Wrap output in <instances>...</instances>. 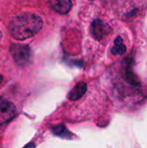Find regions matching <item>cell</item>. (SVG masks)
<instances>
[{"label": "cell", "mask_w": 147, "mask_h": 148, "mask_svg": "<svg viewBox=\"0 0 147 148\" xmlns=\"http://www.w3.org/2000/svg\"><path fill=\"white\" fill-rule=\"evenodd\" d=\"M42 19L33 13H21L13 17L9 26L11 36L18 41H23L36 36L42 28Z\"/></svg>", "instance_id": "6da1fadb"}, {"label": "cell", "mask_w": 147, "mask_h": 148, "mask_svg": "<svg viewBox=\"0 0 147 148\" xmlns=\"http://www.w3.org/2000/svg\"><path fill=\"white\" fill-rule=\"evenodd\" d=\"M11 56L18 66H25L31 61L32 54L28 45L21 43H13L10 46Z\"/></svg>", "instance_id": "7a4b0ae2"}, {"label": "cell", "mask_w": 147, "mask_h": 148, "mask_svg": "<svg viewBox=\"0 0 147 148\" xmlns=\"http://www.w3.org/2000/svg\"><path fill=\"white\" fill-rule=\"evenodd\" d=\"M111 31L110 27L101 19H95L91 23L90 33L91 36L97 41H101Z\"/></svg>", "instance_id": "3957f363"}, {"label": "cell", "mask_w": 147, "mask_h": 148, "mask_svg": "<svg viewBox=\"0 0 147 148\" xmlns=\"http://www.w3.org/2000/svg\"><path fill=\"white\" fill-rule=\"evenodd\" d=\"M16 115V108L13 103L1 100L0 101V123L11 121Z\"/></svg>", "instance_id": "277c9868"}, {"label": "cell", "mask_w": 147, "mask_h": 148, "mask_svg": "<svg viewBox=\"0 0 147 148\" xmlns=\"http://www.w3.org/2000/svg\"><path fill=\"white\" fill-rule=\"evenodd\" d=\"M49 4L51 8L60 14H67L71 7V0H49Z\"/></svg>", "instance_id": "5b68a950"}, {"label": "cell", "mask_w": 147, "mask_h": 148, "mask_svg": "<svg viewBox=\"0 0 147 148\" xmlns=\"http://www.w3.org/2000/svg\"><path fill=\"white\" fill-rule=\"evenodd\" d=\"M86 91H87V84L85 82H81L77 83L68 93V98L70 101H77L84 95Z\"/></svg>", "instance_id": "8992f818"}, {"label": "cell", "mask_w": 147, "mask_h": 148, "mask_svg": "<svg viewBox=\"0 0 147 148\" xmlns=\"http://www.w3.org/2000/svg\"><path fill=\"white\" fill-rule=\"evenodd\" d=\"M126 50V47L123 42V39L121 38V36H118L115 40H114V45L111 49V52L113 55H123L125 54Z\"/></svg>", "instance_id": "52a82bcc"}, {"label": "cell", "mask_w": 147, "mask_h": 148, "mask_svg": "<svg viewBox=\"0 0 147 148\" xmlns=\"http://www.w3.org/2000/svg\"><path fill=\"white\" fill-rule=\"evenodd\" d=\"M52 132L56 136H59L62 139H71L72 138V134L70 132L68 131V129L62 126V125H60V126H56V127H54L52 128Z\"/></svg>", "instance_id": "ba28073f"}, {"label": "cell", "mask_w": 147, "mask_h": 148, "mask_svg": "<svg viewBox=\"0 0 147 148\" xmlns=\"http://www.w3.org/2000/svg\"><path fill=\"white\" fill-rule=\"evenodd\" d=\"M35 147H36V145H35L34 143L30 142V143H29L28 145H26L24 147H23V148H35Z\"/></svg>", "instance_id": "9c48e42d"}, {"label": "cell", "mask_w": 147, "mask_h": 148, "mask_svg": "<svg viewBox=\"0 0 147 148\" xmlns=\"http://www.w3.org/2000/svg\"><path fill=\"white\" fill-rule=\"evenodd\" d=\"M2 82H3V76L0 75V85H1V83H2Z\"/></svg>", "instance_id": "30bf717a"}, {"label": "cell", "mask_w": 147, "mask_h": 148, "mask_svg": "<svg viewBox=\"0 0 147 148\" xmlns=\"http://www.w3.org/2000/svg\"><path fill=\"white\" fill-rule=\"evenodd\" d=\"M1 38H2V33H1V31H0V40H1Z\"/></svg>", "instance_id": "8fae6325"}, {"label": "cell", "mask_w": 147, "mask_h": 148, "mask_svg": "<svg viewBox=\"0 0 147 148\" xmlns=\"http://www.w3.org/2000/svg\"><path fill=\"white\" fill-rule=\"evenodd\" d=\"M1 100H2V99H1V97H0V101H1Z\"/></svg>", "instance_id": "7c38bea8"}]
</instances>
